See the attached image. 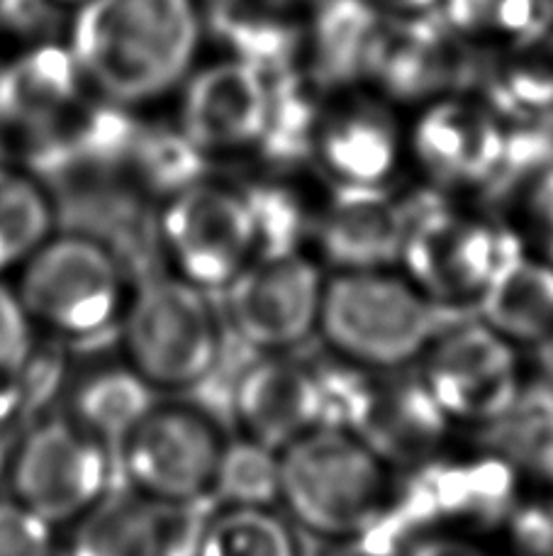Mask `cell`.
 <instances>
[{
  "label": "cell",
  "mask_w": 553,
  "mask_h": 556,
  "mask_svg": "<svg viewBox=\"0 0 553 556\" xmlns=\"http://www.w3.org/2000/svg\"><path fill=\"white\" fill-rule=\"evenodd\" d=\"M83 86L72 49L56 42L33 45L0 68V125L33 137L54 132L78 108Z\"/></svg>",
  "instance_id": "obj_20"
},
{
  "label": "cell",
  "mask_w": 553,
  "mask_h": 556,
  "mask_svg": "<svg viewBox=\"0 0 553 556\" xmlns=\"http://www.w3.org/2000/svg\"><path fill=\"white\" fill-rule=\"evenodd\" d=\"M156 401L152 386L123 359L88 371L74 383L66 417L115 450Z\"/></svg>",
  "instance_id": "obj_25"
},
{
  "label": "cell",
  "mask_w": 553,
  "mask_h": 556,
  "mask_svg": "<svg viewBox=\"0 0 553 556\" xmlns=\"http://www.w3.org/2000/svg\"><path fill=\"white\" fill-rule=\"evenodd\" d=\"M441 15L473 37L515 39L553 25L541 0H441Z\"/></svg>",
  "instance_id": "obj_33"
},
{
  "label": "cell",
  "mask_w": 553,
  "mask_h": 556,
  "mask_svg": "<svg viewBox=\"0 0 553 556\" xmlns=\"http://www.w3.org/2000/svg\"><path fill=\"white\" fill-rule=\"evenodd\" d=\"M201 37L197 0H83L68 49L86 86L107 103L132 108L191 74Z\"/></svg>",
  "instance_id": "obj_1"
},
{
  "label": "cell",
  "mask_w": 553,
  "mask_h": 556,
  "mask_svg": "<svg viewBox=\"0 0 553 556\" xmlns=\"http://www.w3.org/2000/svg\"><path fill=\"white\" fill-rule=\"evenodd\" d=\"M478 320L512 344L549 342L553 334V262L525 247L500 266L476 298Z\"/></svg>",
  "instance_id": "obj_24"
},
{
  "label": "cell",
  "mask_w": 553,
  "mask_h": 556,
  "mask_svg": "<svg viewBox=\"0 0 553 556\" xmlns=\"http://www.w3.org/2000/svg\"><path fill=\"white\" fill-rule=\"evenodd\" d=\"M213 503L166 505L111 491L66 528L64 556H195Z\"/></svg>",
  "instance_id": "obj_14"
},
{
  "label": "cell",
  "mask_w": 553,
  "mask_h": 556,
  "mask_svg": "<svg viewBox=\"0 0 553 556\" xmlns=\"http://www.w3.org/2000/svg\"><path fill=\"white\" fill-rule=\"evenodd\" d=\"M59 530L23 503L0 498V556H56Z\"/></svg>",
  "instance_id": "obj_35"
},
{
  "label": "cell",
  "mask_w": 553,
  "mask_h": 556,
  "mask_svg": "<svg viewBox=\"0 0 553 556\" xmlns=\"http://www.w3.org/2000/svg\"><path fill=\"white\" fill-rule=\"evenodd\" d=\"M266 81H269V113L256 152L279 168L310 162L314 159L324 115L322 91L305 74L303 64L266 76Z\"/></svg>",
  "instance_id": "obj_26"
},
{
  "label": "cell",
  "mask_w": 553,
  "mask_h": 556,
  "mask_svg": "<svg viewBox=\"0 0 553 556\" xmlns=\"http://www.w3.org/2000/svg\"><path fill=\"white\" fill-rule=\"evenodd\" d=\"M279 454L281 503L300 528L320 538H359L395 493L393 466L344 427H314Z\"/></svg>",
  "instance_id": "obj_4"
},
{
  "label": "cell",
  "mask_w": 553,
  "mask_h": 556,
  "mask_svg": "<svg viewBox=\"0 0 553 556\" xmlns=\"http://www.w3.org/2000/svg\"><path fill=\"white\" fill-rule=\"evenodd\" d=\"M385 17L371 0H314L305 25L303 68L322 93L366 81Z\"/></svg>",
  "instance_id": "obj_21"
},
{
  "label": "cell",
  "mask_w": 553,
  "mask_h": 556,
  "mask_svg": "<svg viewBox=\"0 0 553 556\" xmlns=\"http://www.w3.org/2000/svg\"><path fill=\"white\" fill-rule=\"evenodd\" d=\"M59 25H62L59 0H0V27L20 39H29L35 45L54 42Z\"/></svg>",
  "instance_id": "obj_36"
},
{
  "label": "cell",
  "mask_w": 553,
  "mask_h": 556,
  "mask_svg": "<svg viewBox=\"0 0 553 556\" xmlns=\"http://www.w3.org/2000/svg\"><path fill=\"white\" fill-rule=\"evenodd\" d=\"M410 213L400 264L410 281L439 303L466 305L468 298H478L500 266L525 247L515 232L453 211L439 195L410 198Z\"/></svg>",
  "instance_id": "obj_10"
},
{
  "label": "cell",
  "mask_w": 553,
  "mask_h": 556,
  "mask_svg": "<svg viewBox=\"0 0 553 556\" xmlns=\"http://www.w3.org/2000/svg\"><path fill=\"white\" fill-rule=\"evenodd\" d=\"M461 320L466 305L434 301L408 276L390 269L334 271L324 281L318 332L337 359L393 371L422 359Z\"/></svg>",
  "instance_id": "obj_2"
},
{
  "label": "cell",
  "mask_w": 553,
  "mask_h": 556,
  "mask_svg": "<svg viewBox=\"0 0 553 556\" xmlns=\"http://www.w3.org/2000/svg\"><path fill=\"white\" fill-rule=\"evenodd\" d=\"M507 127L483 103L461 96L439 98L412 132L420 166L441 188L486 186L505 152Z\"/></svg>",
  "instance_id": "obj_18"
},
{
  "label": "cell",
  "mask_w": 553,
  "mask_h": 556,
  "mask_svg": "<svg viewBox=\"0 0 553 556\" xmlns=\"http://www.w3.org/2000/svg\"><path fill=\"white\" fill-rule=\"evenodd\" d=\"M375 8H381L385 15H420L437 10L441 0H371Z\"/></svg>",
  "instance_id": "obj_40"
},
{
  "label": "cell",
  "mask_w": 553,
  "mask_h": 556,
  "mask_svg": "<svg viewBox=\"0 0 553 556\" xmlns=\"http://www.w3.org/2000/svg\"><path fill=\"white\" fill-rule=\"evenodd\" d=\"M13 286L37 330L59 342L117 332L132 291L111 247L74 232L49 237L15 274Z\"/></svg>",
  "instance_id": "obj_5"
},
{
  "label": "cell",
  "mask_w": 553,
  "mask_h": 556,
  "mask_svg": "<svg viewBox=\"0 0 553 556\" xmlns=\"http://www.w3.org/2000/svg\"><path fill=\"white\" fill-rule=\"evenodd\" d=\"M483 442L517 473L553 481V386L522 383L510 408L483 425Z\"/></svg>",
  "instance_id": "obj_27"
},
{
  "label": "cell",
  "mask_w": 553,
  "mask_h": 556,
  "mask_svg": "<svg viewBox=\"0 0 553 556\" xmlns=\"http://www.w3.org/2000/svg\"><path fill=\"white\" fill-rule=\"evenodd\" d=\"M269 113V81L242 59L201 68L183 88L179 130L205 156L256 149Z\"/></svg>",
  "instance_id": "obj_16"
},
{
  "label": "cell",
  "mask_w": 553,
  "mask_h": 556,
  "mask_svg": "<svg viewBox=\"0 0 553 556\" xmlns=\"http://www.w3.org/2000/svg\"><path fill=\"white\" fill-rule=\"evenodd\" d=\"M281 503V454L249 437L227 440L213 485L215 508H275Z\"/></svg>",
  "instance_id": "obj_30"
},
{
  "label": "cell",
  "mask_w": 553,
  "mask_h": 556,
  "mask_svg": "<svg viewBox=\"0 0 553 556\" xmlns=\"http://www.w3.org/2000/svg\"><path fill=\"white\" fill-rule=\"evenodd\" d=\"M195 556H303L295 530L275 508H215Z\"/></svg>",
  "instance_id": "obj_29"
},
{
  "label": "cell",
  "mask_w": 553,
  "mask_h": 556,
  "mask_svg": "<svg viewBox=\"0 0 553 556\" xmlns=\"http://www.w3.org/2000/svg\"><path fill=\"white\" fill-rule=\"evenodd\" d=\"M408 556H490L476 544L459 538H424L410 547Z\"/></svg>",
  "instance_id": "obj_39"
},
{
  "label": "cell",
  "mask_w": 553,
  "mask_h": 556,
  "mask_svg": "<svg viewBox=\"0 0 553 556\" xmlns=\"http://www.w3.org/2000/svg\"><path fill=\"white\" fill-rule=\"evenodd\" d=\"M244 198L256 225L259 256H279L300 252L305 235H310V220L298 193L283 184H252L244 188Z\"/></svg>",
  "instance_id": "obj_32"
},
{
  "label": "cell",
  "mask_w": 553,
  "mask_h": 556,
  "mask_svg": "<svg viewBox=\"0 0 553 556\" xmlns=\"http://www.w3.org/2000/svg\"><path fill=\"white\" fill-rule=\"evenodd\" d=\"M420 379L449 420L488 425L522 389L515 344L480 320H461L422 356Z\"/></svg>",
  "instance_id": "obj_13"
},
{
  "label": "cell",
  "mask_w": 553,
  "mask_h": 556,
  "mask_svg": "<svg viewBox=\"0 0 553 556\" xmlns=\"http://www.w3.org/2000/svg\"><path fill=\"white\" fill-rule=\"evenodd\" d=\"M546 344H549V352H551V356H553V334H551V340H549Z\"/></svg>",
  "instance_id": "obj_45"
},
{
  "label": "cell",
  "mask_w": 553,
  "mask_h": 556,
  "mask_svg": "<svg viewBox=\"0 0 553 556\" xmlns=\"http://www.w3.org/2000/svg\"><path fill=\"white\" fill-rule=\"evenodd\" d=\"M541 5L546 10V17L553 23V0H541Z\"/></svg>",
  "instance_id": "obj_42"
},
{
  "label": "cell",
  "mask_w": 553,
  "mask_h": 556,
  "mask_svg": "<svg viewBox=\"0 0 553 556\" xmlns=\"http://www.w3.org/2000/svg\"><path fill=\"white\" fill-rule=\"evenodd\" d=\"M320 556H395V554H383L378 549H371L359 540H339L334 547L324 549Z\"/></svg>",
  "instance_id": "obj_41"
},
{
  "label": "cell",
  "mask_w": 553,
  "mask_h": 556,
  "mask_svg": "<svg viewBox=\"0 0 553 556\" xmlns=\"http://www.w3.org/2000/svg\"><path fill=\"white\" fill-rule=\"evenodd\" d=\"M115 473L111 446L64 415L20 434L5 479L15 501L64 530L113 491Z\"/></svg>",
  "instance_id": "obj_8"
},
{
  "label": "cell",
  "mask_w": 553,
  "mask_h": 556,
  "mask_svg": "<svg viewBox=\"0 0 553 556\" xmlns=\"http://www.w3.org/2000/svg\"><path fill=\"white\" fill-rule=\"evenodd\" d=\"M410 201L385 186H337L327 207L310 223L320 260L334 271L393 269L410 227Z\"/></svg>",
  "instance_id": "obj_17"
},
{
  "label": "cell",
  "mask_w": 553,
  "mask_h": 556,
  "mask_svg": "<svg viewBox=\"0 0 553 556\" xmlns=\"http://www.w3.org/2000/svg\"><path fill=\"white\" fill-rule=\"evenodd\" d=\"M156 235L169 271L205 293H222L259 254L242 188L210 178L164 198Z\"/></svg>",
  "instance_id": "obj_9"
},
{
  "label": "cell",
  "mask_w": 553,
  "mask_h": 556,
  "mask_svg": "<svg viewBox=\"0 0 553 556\" xmlns=\"http://www.w3.org/2000/svg\"><path fill=\"white\" fill-rule=\"evenodd\" d=\"M59 3H62V5H81L83 0H59Z\"/></svg>",
  "instance_id": "obj_44"
},
{
  "label": "cell",
  "mask_w": 553,
  "mask_h": 556,
  "mask_svg": "<svg viewBox=\"0 0 553 556\" xmlns=\"http://www.w3.org/2000/svg\"><path fill=\"white\" fill-rule=\"evenodd\" d=\"M285 5H295V3H314V0H281Z\"/></svg>",
  "instance_id": "obj_43"
},
{
  "label": "cell",
  "mask_w": 553,
  "mask_h": 556,
  "mask_svg": "<svg viewBox=\"0 0 553 556\" xmlns=\"http://www.w3.org/2000/svg\"><path fill=\"white\" fill-rule=\"evenodd\" d=\"M324 281L303 252L259 256L224 288V323L254 354H285L318 332Z\"/></svg>",
  "instance_id": "obj_11"
},
{
  "label": "cell",
  "mask_w": 553,
  "mask_h": 556,
  "mask_svg": "<svg viewBox=\"0 0 553 556\" xmlns=\"http://www.w3.org/2000/svg\"><path fill=\"white\" fill-rule=\"evenodd\" d=\"M130 149L142 184L159 193L162 201L207 178L210 156H205L181 130L134 135Z\"/></svg>",
  "instance_id": "obj_31"
},
{
  "label": "cell",
  "mask_w": 553,
  "mask_h": 556,
  "mask_svg": "<svg viewBox=\"0 0 553 556\" xmlns=\"http://www.w3.org/2000/svg\"><path fill=\"white\" fill-rule=\"evenodd\" d=\"M227 323L210 293L166 269L132 286L117 325L123 359L156 393L193 391L220 369Z\"/></svg>",
  "instance_id": "obj_3"
},
{
  "label": "cell",
  "mask_w": 553,
  "mask_h": 556,
  "mask_svg": "<svg viewBox=\"0 0 553 556\" xmlns=\"http://www.w3.org/2000/svg\"><path fill=\"white\" fill-rule=\"evenodd\" d=\"M56 232L47 188L23 168L0 164V278L17 274Z\"/></svg>",
  "instance_id": "obj_28"
},
{
  "label": "cell",
  "mask_w": 553,
  "mask_h": 556,
  "mask_svg": "<svg viewBox=\"0 0 553 556\" xmlns=\"http://www.w3.org/2000/svg\"><path fill=\"white\" fill-rule=\"evenodd\" d=\"M522 195L535 232L546 250V260L553 262V166L539 174Z\"/></svg>",
  "instance_id": "obj_38"
},
{
  "label": "cell",
  "mask_w": 553,
  "mask_h": 556,
  "mask_svg": "<svg viewBox=\"0 0 553 556\" xmlns=\"http://www.w3.org/2000/svg\"><path fill=\"white\" fill-rule=\"evenodd\" d=\"M227 437L217 417L193 403L156 401L117 446L125 489L166 505L213 503Z\"/></svg>",
  "instance_id": "obj_7"
},
{
  "label": "cell",
  "mask_w": 553,
  "mask_h": 556,
  "mask_svg": "<svg viewBox=\"0 0 553 556\" xmlns=\"http://www.w3.org/2000/svg\"><path fill=\"white\" fill-rule=\"evenodd\" d=\"M327 403L324 425L357 434L388 466L429 462L449 434V417L427 386L404 369L375 371L349 362L314 366Z\"/></svg>",
  "instance_id": "obj_6"
},
{
  "label": "cell",
  "mask_w": 553,
  "mask_h": 556,
  "mask_svg": "<svg viewBox=\"0 0 553 556\" xmlns=\"http://www.w3.org/2000/svg\"><path fill=\"white\" fill-rule=\"evenodd\" d=\"M478 88L502 123H535L553 117V25L507 39L483 54Z\"/></svg>",
  "instance_id": "obj_22"
},
{
  "label": "cell",
  "mask_w": 553,
  "mask_h": 556,
  "mask_svg": "<svg viewBox=\"0 0 553 556\" xmlns=\"http://www.w3.org/2000/svg\"><path fill=\"white\" fill-rule=\"evenodd\" d=\"M207 25L234 59L273 76L303 64L305 27L281 0H197Z\"/></svg>",
  "instance_id": "obj_23"
},
{
  "label": "cell",
  "mask_w": 553,
  "mask_h": 556,
  "mask_svg": "<svg viewBox=\"0 0 553 556\" xmlns=\"http://www.w3.org/2000/svg\"><path fill=\"white\" fill-rule=\"evenodd\" d=\"M230 408L244 437L275 452L327 420L318 371L288 354H256L242 364Z\"/></svg>",
  "instance_id": "obj_15"
},
{
  "label": "cell",
  "mask_w": 553,
  "mask_h": 556,
  "mask_svg": "<svg viewBox=\"0 0 553 556\" xmlns=\"http://www.w3.org/2000/svg\"><path fill=\"white\" fill-rule=\"evenodd\" d=\"M507 525L515 556H553V505H515Z\"/></svg>",
  "instance_id": "obj_37"
},
{
  "label": "cell",
  "mask_w": 553,
  "mask_h": 556,
  "mask_svg": "<svg viewBox=\"0 0 553 556\" xmlns=\"http://www.w3.org/2000/svg\"><path fill=\"white\" fill-rule=\"evenodd\" d=\"M480 64L471 37L437 8L385 17L369 78L395 101H439L478 88Z\"/></svg>",
  "instance_id": "obj_12"
},
{
  "label": "cell",
  "mask_w": 553,
  "mask_h": 556,
  "mask_svg": "<svg viewBox=\"0 0 553 556\" xmlns=\"http://www.w3.org/2000/svg\"><path fill=\"white\" fill-rule=\"evenodd\" d=\"M37 327L13 283L0 278V383L23 374L37 352Z\"/></svg>",
  "instance_id": "obj_34"
},
{
  "label": "cell",
  "mask_w": 553,
  "mask_h": 556,
  "mask_svg": "<svg viewBox=\"0 0 553 556\" xmlns=\"http://www.w3.org/2000/svg\"><path fill=\"white\" fill-rule=\"evenodd\" d=\"M314 159L337 186H385L400 164V130L388 108L353 98L324 111Z\"/></svg>",
  "instance_id": "obj_19"
}]
</instances>
